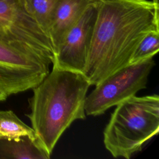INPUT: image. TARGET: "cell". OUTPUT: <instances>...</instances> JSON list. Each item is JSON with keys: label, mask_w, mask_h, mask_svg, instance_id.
<instances>
[{"label": "cell", "mask_w": 159, "mask_h": 159, "mask_svg": "<svg viewBox=\"0 0 159 159\" xmlns=\"http://www.w3.org/2000/svg\"><path fill=\"white\" fill-rule=\"evenodd\" d=\"M153 2H155V3H158V0H152Z\"/></svg>", "instance_id": "5bb4252c"}, {"label": "cell", "mask_w": 159, "mask_h": 159, "mask_svg": "<svg viewBox=\"0 0 159 159\" xmlns=\"http://www.w3.org/2000/svg\"><path fill=\"white\" fill-rule=\"evenodd\" d=\"M90 83L81 73L52 68L29 99L30 120L37 140L50 156L63 133L76 120L86 118Z\"/></svg>", "instance_id": "7a4b0ae2"}, {"label": "cell", "mask_w": 159, "mask_h": 159, "mask_svg": "<svg viewBox=\"0 0 159 159\" xmlns=\"http://www.w3.org/2000/svg\"><path fill=\"white\" fill-rule=\"evenodd\" d=\"M0 41L29 49L51 64L53 60L49 37L27 11L23 0H0Z\"/></svg>", "instance_id": "5b68a950"}, {"label": "cell", "mask_w": 159, "mask_h": 159, "mask_svg": "<svg viewBox=\"0 0 159 159\" xmlns=\"http://www.w3.org/2000/svg\"><path fill=\"white\" fill-rule=\"evenodd\" d=\"M96 9L93 0L69 29L54 53L52 68L83 74L91 46Z\"/></svg>", "instance_id": "52a82bcc"}, {"label": "cell", "mask_w": 159, "mask_h": 159, "mask_svg": "<svg viewBox=\"0 0 159 159\" xmlns=\"http://www.w3.org/2000/svg\"><path fill=\"white\" fill-rule=\"evenodd\" d=\"M8 96L2 90L0 89V101H5Z\"/></svg>", "instance_id": "4fadbf2b"}, {"label": "cell", "mask_w": 159, "mask_h": 159, "mask_svg": "<svg viewBox=\"0 0 159 159\" xmlns=\"http://www.w3.org/2000/svg\"><path fill=\"white\" fill-rule=\"evenodd\" d=\"M23 136L37 140L33 129L22 122L12 111H0V137L11 139Z\"/></svg>", "instance_id": "30bf717a"}, {"label": "cell", "mask_w": 159, "mask_h": 159, "mask_svg": "<svg viewBox=\"0 0 159 159\" xmlns=\"http://www.w3.org/2000/svg\"><path fill=\"white\" fill-rule=\"evenodd\" d=\"M50 64L29 49L0 41V89L8 96L32 89L48 75Z\"/></svg>", "instance_id": "8992f818"}, {"label": "cell", "mask_w": 159, "mask_h": 159, "mask_svg": "<svg viewBox=\"0 0 159 159\" xmlns=\"http://www.w3.org/2000/svg\"><path fill=\"white\" fill-rule=\"evenodd\" d=\"M93 0H59L52 17L48 37L54 53L69 29Z\"/></svg>", "instance_id": "ba28073f"}, {"label": "cell", "mask_w": 159, "mask_h": 159, "mask_svg": "<svg viewBox=\"0 0 159 159\" xmlns=\"http://www.w3.org/2000/svg\"><path fill=\"white\" fill-rule=\"evenodd\" d=\"M111 114L103 132L106 148L115 158L129 159L159 132V96H134Z\"/></svg>", "instance_id": "3957f363"}, {"label": "cell", "mask_w": 159, "mask_h": 159, "mask_svg": "<svg viewBox=\"0 0 159 159\" xmlns=\"http://www.w3.org/2000/svg\"><path fill=\"white\" fill-rule=\"evenodd\" d=\"M25 9L48 36L52 17L59 0H23Z\"/></svg>", "instance_id": "8fae6325"}, {"label": "cell", "mask_w": 159, "mask_h": 159, "mask_svg": "<svg viewBox=\"0 0 159 159\" xmlns=\"http://www.w3.org/2000/svg\"><path fill=\"white\" fill-rule=\"evenodd\" d=\"M96 14L83 75L91 85L129 65L137 46L159 30L158 3L152 0H95Z\"/></svg>", "instance_id": "6da1fadb"}, {"label": "cell", "mask_w": 159, "mask_h": 159, "mask_svg": "<svg viewBox=\"0 0 159 159\" xmlns=\"http://www.w3.org/2000/svg\"><path fill=\"white\" fill-rule=\"evenodd\" d=\"M37 140L28 136L19 139L0 137V158L11 159H49Z\"/></svg>", "instance_id": "9c48e42d"}, {"label": "cell", "mask_w": 159, "mask_h": 159, "mask_svg": "<svg viewBox=\"0 0 159 159\" xmlns=\"http://www.w3.org/2000/svg\"><path fill=\"white\" fill-rule=\"evenodd\" d=\"M154 66L155 61L153 57H150L128 65L104 78L86 96V115H101L111 107L146 88L148 76Z\"/></svg>", "instance_id": "277c9868"}, {"label": "cell", "mask_w": 159, "mask_h": 159, "mask_svg": "<svg viewBox=\"0 0 159 159\" xmlns=\"http://www.w3.org/2000/svg\"><path fill=\"white\" fill-rule=\"evenodd\" d=\"M159 50V30L147 34L137 46L129 65L134 64L153 56Z\"/></svg>", "instance_id": "7c38bea8"}]
</instances>
